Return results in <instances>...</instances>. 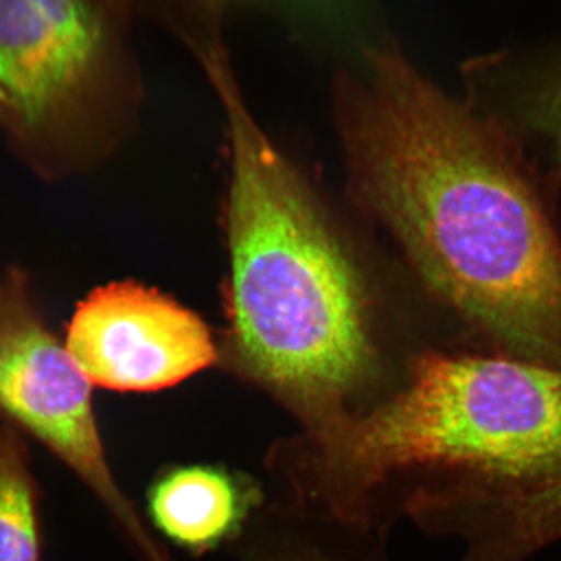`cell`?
<instances>
[{"label": "cell", "instance_id": "cell-12", "mask_svg": "<svg viewBox=\"0 0 561 561\" xmlns=\"http://www.w3.org/2000/svg\"><path fill=\"white\" fill-rule=\"evenodd\" d=\"M201 7V13L209 32H219V25L224 11L227 9L228 0H195Z\"/></svg>", "mask_w": 561, "mask_h": 561}, {"label": "cell", "instance_id": "cell-8", "mask_svg": "<svg viewBox=\"0 0 561 561\" xmlns=\"http://www.w3.org/2000/svg\"><path fill=\"white\" fill-rule=\"evenodd\" d=\"M38 486L16 427H0V561H39Z\"/></svg>", "mask_w": 561, "mask_h": 561}, {"label": "cell", "instance_id": "cell-13", "mask_svg": "<svg viewBox=\"0 0 561 561\" xmlns=\"http://www.w3.org/2000/svg\"><path fill=\"white\" fill-rule=\"evenodd\" d=\"M0 124L9 125V114H7V110L3 108L2 102H0Z\"/></svg>", "mask_w": 561, "mask_h": 561}, {"label": "cell", "instance_id": "cell-4", "mask_svg": "<svg viewBox=\"0 0 561 561\" xmlns=\"http://www.w3.org/2000/svg\"><path fill=\"white\" fill-rule=\"evenodd\" d=\"M0 412L76 472L150 556H157L106 460L92 383L33 305L25 280H0Z\"/></svg>", "mask_w": 561, "mask_h": 561}, {"label": "cell", "instance_id": "cell-1", "mask_svg": "<svg viewBox=\"0 0 561 561\" xmlns=\"http://www.w3.org/2000/svg\"><path fill=\"white\" fill-rule=\"evenodd\" d=\"M362 195L413 267L508 356L561 371V242L522 162L393 43L348 87Z\"/></svg>", "mask_w": 561, "mask_h": 561}, {"label": "cell", "instance_id": "cell-10", "mask_svg": "<svg viewBox=\"0 0 561 561\" xmlns=\"http://www.w3.org/2000/svg\"><path fill=\"white\" fill-rule=\"evenodd\" d=\"M512 502L524 537L538 540L561 534V476L531 486Z\"/></svg>", "mask_w": 561, "mask_h": 561}, {"label": "cell", "instance_id": "cell-6", "mask_svg": "<svg viewBox=\"0 0 561 561\" xmlns=\"http://www.w3.org/2000/svg\"><path fill=\"white\" fill-rule=\"evenodd\" d=\"M66 348L92 386L117 391L169 389L217 357L201 317L135 283L101 287L80 302Z\"/></svg>", "mask_w": 561, "mask_h": 561}, {"label": "cell", "instance_id": "cell-11", "mask_svg": "<svg viewBox=\"0 0 561 561\" xmlns=\"http://www.w3.org/2000/svg\"><path fill=\"white\" fill-rule=\"evenodd\" d=\"M284 10L320 22H337L348 14L356 0H273Z\"/></svg>", "mask_w": 561, "mask_h": 561}, {"label": "cell", "instance_id": "cell-9", "mask_svg": "<svg viewBox=\"0 0 561 561\" xmlns=\"http://www.w3.org/2000/svg\"><path fill=\"white\" fill-rule=\"evenodd\" d=\"M491 65L511 79L523 124L541 138L561 168V51L526 68L512 70L505 61Z\"/></svg>", "mask_w": 561, "mask_h": 561}, {"label": "cell", "instance_id": "cell-3", "mask_svg": "<svg viewBox=\"0 0 561 561\" xmlns=\"http://www.w3.org/2000/svg\"><path fill=\"white\" fill-rule=\"evenodd\" d=\"M321 438L332 470L359 486L420 467L538 485L561 476V371L512 356L426 354L397 397L332 421Z\"/></svg>", "mask_w": 561, "mask_h": 561}, {"label": "cell", "instance_id": "cell-7", "mask_svg": "<svg viewBox=\"0 0 561 561\" xmlns=\"http://www.w3.org/2000/svg\"><path fill=\"white\" fill-rule=\"evenodd\" d=\"M150 512L165 537L187 549L213 548L238 526L241 494L230 476L210 468H180L151 486Z\"/></svg>", "mask_w": 561, "mask_h": 561}, {"label": "cell", "instance_id": "cell-2", "mask_svg": "<svg viewBox=\"0 0 561 561\" xmlns=\"http://www.w3.org/2000/svg\"><path fill=\"white\" fill-rule=\"evenodd\" d=\"M198 49L230 130L232 353L289 400L335 408L375 365L359 275L311 191L247 110L221 41Z\"/></svg>", "mask_w": 561, "mask_h": 561}, {"label": "cell", "instance_id": "cell-5", "mask_svg": "<svg viewBox=\"0 0 561 561\" xmlns=\"http://www.w3.org/2000/svg\"><path fill=\"white\" fill-rule=\"evenodd\" d=\"M105 22L90 0H0V102L24 139L70 130L108 65Z\"/></svg>", "mask_w": 561, "mask_h": 561}]
</instances>
